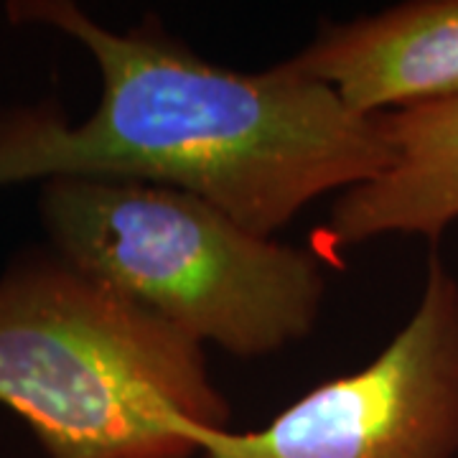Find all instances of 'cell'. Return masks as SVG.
<instances>
[{
	"mask_svg": "<svg viewBox=\"0 0 458 458\" xmlns=\"http://www.w3.org/2000/svg\"><path fill=\"white\" fill-rule=\"evenodd\" d=\"M16 23L77 38L102 92L80 125L49 105L0 114V186L36 179H110L204 199L273 237L311 201L390 165L379 114L352 113L327 84L278 64L234 72L148 21L113 31L66 0L13 3Z\"/></svg>",
	"mask_w": 458,
	"mask_h": 458,
	"instance_id": "cell-1",
	"label": "cell"
},
{
	"mask_svg": "<svg viewBox=\"0 0 458 458\" xmlns=\"http://www.w3.org/2000/svg\"><path fill=\"white\" fill-rule=\"evenodd\" d=\"M0 403L51 458H191L229 430L204 346L59 255L0 278Z\"/></svg>",
	"mask_w": 458,
	"mask_h": 458,
	"instance_id": "cell-2",
	"label": "cell"
},
{
	"mask_svg": "<svg viewBox=\"0 0 458 458\" xmlns=\"http://www.w3.org/2000/svg\"><path fill=\"white\" fill-rule=\"evenodd\" d=\"M41 219L69 265L232 357H270L306 339L321 316L318 252L255 234L176 189L54 179Z\"/></svg>",
	"mask_w": 458,
	"mask_h": 458,
	"instance_id": "cell-3",
	"label": "cell"
},
{
	"mask_svg": "<svg viewBox=\"0 0 458 458\" xmlns=\"http://www.w3.org/2000/svg\"><path fill=\"white\" fill-rule=\"evenodd\" d=\"M458 280L433 255L405 327L360 372L318 385L262 430L204 436L201 458H456Z\"/></svg>",
	"mask_w": 458,
	"mask_h": 458,
	"instance_id": "cell-4",
	"label": "cell"
},
{
	"mask_svg": "<svg viewBox=\"0 0 458 458\" xmlns=\"http://www.w3.org/2000/svg\"><path fill=\"white\" fill-rule=\"evenodd\" d=\"M285 64L367 117L458 98V0H412L327 26Z\"/></svg>",
	"mask_w": 458,
	"mask_h": 458,
	"instance_id": "cell-5",
	"label": "cell"
},
{
	"mask_svg": "<svg viewBox=\"0 0 458 458\" xmlns=\"http://www.w3.org/2000/svg\"><path fill=\"white\" fill-rule=\"evenodd\" d=\"M390 165L342 191L316 232L318 255L385 234L438 240L458 222V98L379 114Z\"/></svg>",
	"mask_w": 458,
	"mask_h": 458,
	"instance_id": "cell-6",
	"label": "cell"
}]
</instances>
